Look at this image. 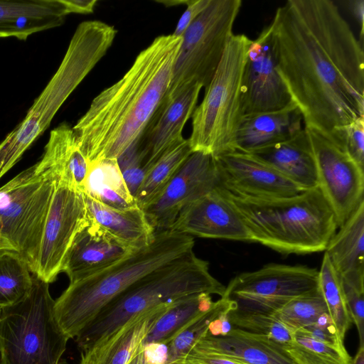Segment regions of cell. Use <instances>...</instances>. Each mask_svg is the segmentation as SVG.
Returning <instances> with one entry per match:
<instances>
[{"label":"cell","mask_w":364,"mask_h":364,"mask_svg":"<svg viewBox=\"0 0 364 364\" xmlns=\"http://www.w3.org/2000/svg\"><path fill=\"white\" fill-rule=\"evenodd\" d=\"M277 71L307 128L345 149L364 117V51L331 0H288L269 24Z\"/></svg>","instance_id":"1"},{"label":"cell","mask_w":364,"mask_h":364,"mask_svg":"<svg viewBox=\"0 0 364 364\" xmlns=\"http://www.w3.org/2000/svg\"><path fill=\"white\" fill-rule=\"evenodd\" d=\"M181 42L172 33L155 38L117 82L92 100L73 127L90 163L117 159L141 140L169 88Z\"/></svg>","instance_id":"2"},{"label":"cell","mask_w":364,"mask_h":364,"mask_svg":"<svg viewBox=\"0 0 364 364\" xmlns=\"http://www.w3.org/2000/svg\"><path fill=\"white\" fill-rule=\"evenodd\" d=\"M223 189L254 242L282 254L325 251L338 228L335 213L318 187L270 199L237 196Z\"/></svg>","instance_id":"3"},{"label":"cell","mask_w":364,"mask_h":364,"mask_svg":"<svg viewBox=\"0 0 364 364\" xmlns=\"http://www.w3.org/2000/svg\"><path fill=\"white\" fill-rule=\"evenodd\" d=\"M117 32L100 21L77 26L57 70L24 119L0 142V179L50 127L63 103L112 46Z\"/></svg>","instance_id":"4"},{"label":"cell","mask_w":364,"mask_h":364,"mask_svg":"<svg viewBox=\"0 0 364 364\" xmlns=\"http://www.w3.org/2000/svg\"><path fill=\"white\" fill-rule=\"evenodd\" d=\"M193 237L172 230L156 232L146 247L86 278L70 283L55 300L56 319L75 338L101 309L137 279L193 250Z\"/></svg>","instance_id":"5"},{"label":"cell","mask_w":364,"mask_h":364,"mask_svg":"<svg viewBox=\"0 0 364 364\" xmlns=\"http://www.w3.org/2000/svg\"><path fill=\"white\" fill-rule=\"evenodd\" d=\"M225 287L193 250L149 272L103 306L75 338L81 351L112 334L146 309L196 294L223 295Z\"/></svg>","instance_id":"6"},{"label":"cell","mask_w":364,"mask_h":364,"mask_svg":"<svg viewBox=\"0 0 364 364\" xmlns=\"http://www.w3.org/2000/svg\"><path fill=\"white\" fill-rule=\"evenodd\" d=\"M251 42L245 34H233L228 42L205 88L203 99L191 117L192 132L188 141L193 152L217 157L236 151L237 134L243 117V73Z\"/></svg>","instance_id":"7"},{"label":"cell","mask_w":364,"mask_h":364,"mask_svg":"<svg viewBox=\"0 0 364 364\" xmlns=\"http://www.w3.org/2000/svg\"><path fill=\"white\" fill-rule=\"evenodd\" d=\"M54 305L49 284L33 274L29 295L0 309V364H59L70 338Z\"/></svg>","instance_id":"8"},{"label":"cell","mask_w":364,"mask_h":364,"mask_svg":"<svg viewBox=\"0 0 364 364\" xmlns=\"http://www.w3.org/2000/svg\"><path fill=\"white\" fill-rule=\"evenodd\" d=\"M54 188L53 177L37 163L0 188V252L18 255L32 274Z\"/></svg>","instance_id":"9"},{"label":"cell","mask_w":364,"mask_h":364,"mask_svg":"<svg viewBox=\"0 0 364 364\" xmlns=\"http://www.w3.org/2000/svg\"><path fill=\"white\" fill-rule=\"evenodd\" d=\"M241 6V0H211L187 28L161 107L196 84L205 88L208 85L233 35Z\"/></svg>","instance_id":"10"},{"label":"cell","mask_w":364,"mask_h":364,"mask_svg":"<svg viewBox=\"0 0 364 364\" xmlns=\"http://www.w3.org/2000/svg\"><path fill=\"white\" fill-rule=\"evenodd\" d=\"M318 271L301 265L269 264L232 278L223 295L234 310L272 315L301 295L318 289Z\"/></svg>","instance_id":"11"},{"label":"cell","mask_w":364,"mask_h":364,"mask_svg":"<svg viewBox=\"0 0 364 364\" xmlns=\"http://www.w3.org/2000/svg\"><path fill=\"white\" fill-rule=\"evenodd\" d=\"M90 220L83 192L55 181L37 266L33 274L48 284L54 282L62 272L65 256L75 237Z\"/></svg>","instance_id":"12"},{"label":"cell","mask_w":364,"mask_h":364,"mask_svg":"<svg viewBox=\"0 0 364 364\" xmlns=\"http://www.w3.org/2000/svg\"><path fill=\"white\" fill-rule=\"evenodd\" d=\"M304 128L315 157L318 187L333 209L339 228L364 200L363 168L321 132Z\"/></svg>","instance_id":"13"},{"label":"cell","mask_w":364,"mask_h":364,"mask_svg":"<svg viewBox=\"0 0 364 364\" xmlns=\"http://www.w3.org/2000/svg\"><path fill=\"white\" fill-rule=\"evenodd\" d=\"M219 186L220 178L215 157L194 151L143 210L156 232L168 230L186 206Z\"/></svg>","instance_id":"14"},{"label":"cell","mask_w":364,"mask_h":364,"mask_svg":"<svg viewBox=\"0 0 364 364\" xmlns=\"http://www.w3.org/2000/svg\"><path fill=\"white\" fill-rule=\"evenodd\" d=\"M292 102L277 69L268 25L252 40L248 49L242 85V115L281 109Z\"/></svg>","instance_id":"15"},{"label":"cell","mask_w":364,"mask_h":364,"mask_svg":"<svg viewBox=\"0 0 364 364\" xmlns=\"http://www.w3.org/2000/svg\"><path fill=\"white\" fill-rule=\"evenodd\" d=\"M215 159L220 187L233 195L270 199L293 196L303 191L252 154L235 151Z\"/></svg>","instance_id":"16"},{"label":"cell","mask_w":364,"mask_h":364,"mask_svg":"<svg viewBox=\"0 0 364 364\" xmlns=\"http://www.w3.org/2000/svg\"><path fill=\"white\" fill-rule=\"evenodd\" d=\"M170 230L192 237L254 242L242 217L220 186L186 206Z\"/></svg>","instance_id":"17"},{"label":"cell","mask_w":364,"mask_h":364,"mask_svg":"<svg viewBox=\"0 0 364 364\" xmlns=\"http://www.w3.org/2000/svg\"><path fill=\"white\" fill-rule=\"evenodd\" d=\"M134 251L108 235L91 219L75 237L62 272L67 274L70 283H73L102 270Z\"/></svg>","instance_id":"18"},{"label":"cell","mask_w":364,"mask_h":364,"mask_svg":"<svg viewBox=\"0 0 364 364\" xmlns=\"http://www.w3.org/2000/svg\"><path fill=\"white\" fill-rule=\"evenodd\" d=\"M190 350L246 364H294L282 345L236 328L224 336H213L208 332Z\"/></svg>","instance_id":"19"},{"label":"cell","mask_w":364,"mask_h":364,"mask_svg":"<svg viewBox=\"0 0 364 364\" xmlns=\"http://www.w3.org/2000/svg\"><path fill=\"white\" fill-rule=\"evenodd\" d=\"M172 302L136 314L112 334L90 348L81 351L79 364H127Z\"/></svg>","instance_id":"20"},{"label":"cell","mask_w":364,"mask_h":364,"mask_svg":"<svg viewBox=\"0 0 364 364\" xmlns=\"http://www.w3.org/2000/svg\"><path fill=\"white\" fill-rule=\"evenodd\" d=\"M202 88L196 84L158 109L154 117L156 120L148 127L145 144L139 142L146 171L164 151L184 139L183 127L192 117Z\"/></svg>","instance_id":"21"},{"label":"cell","mask_w":364,"mask_h":364,"mask_svg":"<svg viewBox=\"0 0 364 364\" xmlns=\"http://www.w3.org/2000/svg\"><path fill=\"white\" fill-rule=\"evenodd\" d=\"M68 15L65 0H0V38L26 41L61 26Z\"/></svg>","instance_id":"22"},{"label":"cell","mask_w":364,"mask_h":364,"mask_svg":"<svg viewBox=\"0 0 364 364\" xmlns=\"http://www.w3.org/2000/svg\"><path fill=\"white\" fill-rule=\"evenodd\" d=\"M303 116L294 102L286 107L242 117L236 139V151L254 154L284 142L304 128Z\"/></svg>","instance_id":"23"},{"label":"cell","mask_w":364,"mask_h":364,"mask_svg":"<svg viewBox=\"0 0 364 364\" xmlns=\"http://www.w3.org/2000/svg\"><path fill=\"white\" fill-rule=\"evenodd\" d=\"M37 164L55 181L83 192L90 161L73 127L67 122L60 124L50 132L44 153Z\"/></svg>","instance_id":"24"},{"label":"cell","mask_w":364,"mask_h":364,"mask_svg":"<svg viewBox=\"0 0 364 364\" xmlns=\"http://www.w3.org/2000/svg\"><path fill=\"white\" fill-rule=\"evenodd\" d=\"M252 154L301 191L318 188L315 157L305 128L292 138Z\"/></svg>","instance_id":"25"},{"label":"cell","mask_w":364,"mask_h":364,"mask_svg":"<svg viewBox=\"0 0 364 364\" xmlns=\"http://www.w3.org/2000/svg\"><path fill=\"white\" fill-rule=\"evenodd\" d=\"M84 197L92 220L122 244L137 250L154 240L156 230L138 205L115 208L85 193Z\"/></svg>","instance_id":"26"},{"label":"cell","mask_w":364,"mask_h":364,"mask_svg":"<svg viewBox=\"0 0 364 364\" xmlns=\"http://www.w3.org/2000/svg\"><path fill=\"white\" fill-rule=\"evenodd\" d=\"M325 250L340 275L364 274V200L338 228Z\"/></svg>","instance_id":"27"},{"label":"cell","mask_w":364,"mask_h":364,"mask_svg":"<svg viewBox=\"0 0 364 364\" xmlns=\"http://www.w3.org/2000/svg\"><path fill=\"white\" fill-rule=\"evenodd\" d=\"M83 193L115 208L137 205L123 179L117 160L114 159L90 163Z\"/></svg>","instance_id":"28"},{"label":"cell","mask_w":364,"mask_h":364,"mask_svg":"<svg viewBox=\"0 0 364 364\" xmlns=\"http://www.w3.org/2000/svg\"><path fill=\"white\" fill-rule=\"evenodd\" d=\"M213 301L208 294H196L173 301L159 318L143 341V346L168 344L186 324L208 309Z\"/></svg>","instance_id":"29"},{"label":"cell","mask_w":364,"mask_h":364,"mask_svg":"<svg viewBox=\"0 0 364 364\" xmlns=\"http://www.w3.org/2000/svg\"><path fill=\"white\" fill-rule=\"evenodd\" d=\"M192 152L186 139L164 151L146 171L135 196L136 205L144 209L156 198Z\"/></svg>","instance_id":"30"},{"label":"cell","mask_w":364,"mask_h":364,"mask_svg":"<svg viewBox=\"0 0 364 364\" xmlns=\"http://www.w3.org/2000/svg\"><path fill=\"white\" fill-rule=\"evenodd\" d=\"M33 287V274L18 255L0 252V309L24 300Z\"/></svg>","instance_id":"31"},{"label":"cell","mask_w":364,"mask_h":364,"mask_svg":"<svg viewBox=\"0 0 364 364\" xmlns=\"http://www.w3.org/2000/svg\"><path fill=\"white\" fill-rule=\"evenodd\" d=\"M318 287L338 335L344 341L346 333L353 322L343 295L340 275L333 267L326 253L318 270Z\"/></svg>","instance_id":"32"},{"label":"cell","mask_w":364,"mask_h":364,"mask_svg":"<svg viewBox=\"0 0 364 364\" xmlns=\"http://www.w3.org/2000/svg\"><path fill=\"white\" fill-rule=\"evenodd\" d=\"M234 310L233 304L227 299L220 297L211 306L186 324L166 344V363L188 353L192 347L208 332L211 322L222 314Z\"/></svg>","instance_id":"33"},{"label":"cell","mask_w":364,"mask_h":364,"mask_svg":"<svg viewBox=\"0 0 364 364\" xmlns=\"http://www.w3.org/2000/svg\"><path fill=\"white\" fill-rule=\"evenodd\" d=\"M326 314V304L318 287L293 299L272 316L293 334L313 324Z\"/></svg>","instance_id":"34"},{"label":"cell","mask_w":364,"mask_h":364,"mask_svg":"<svg viewBox=\"0 0 364 364\" xmlns=\"http://www.w3.org/2000/svg\"><path fill=\"white\" fill-rule=\"evenodd\" d=\"M283 348L294 364H349L350 355L318 341L299 330Z\"/></svg>","instance_id":"35"},{"label":"cell","mask_w":364,"mask_h":364,"mask_svg":"<svg viewBox=\"0 0 364 364\" xmlns=\"http://www.w3.org/2000/svg\"><path fill=\"white\" fill-rule=\"evenodd\" d=\"M227 316L232 328L267 337L282 346L291 341L292 334L272 315L232 310Z\"/></svg>","instance_id":"36"},{"label":"cell","mask_w":364,"mask_h":364,"mask_svg":"<svg viewBox=\"0 0 364 364\" xmlns=\"http://www.w3.org/2000/svg\"><path fill=\"white\" fill-rule=\"evenodd\" d=\"M340 277L348 310L358 331L359 346H364V274H349Z\"/></svg>","instance_id":"37"},{"label":"cell","mask_w":364,"mask_h":364,"mask_svg":"<svg viewBox=\"0 0 364 364\" xmlns=\"http://www.w3.org/2000/svg\"><path fill=\"white\" fill-rule=\"evenodd\" d=\"M299 330L313 338L331 346L340 353L349 355L328 314L322 315L313 324Z\"/></svg>","instance_id":"38"},{"label":"cell","mask_w":364,"mask_h":364,"mask_svg":"<svg viewBox=\"0 0 364 364\" xmlns=\"http://www.w3.org/2000/svg\"><path fill=\"white\" fill-rule=\"evenodd\" d=\"M345 150L362 168L364 167V117H360L346 128Z\"/></svg>","instance_id":"39"},{"label":"cell","mask_w":364,"mask_h":364,"mask_svg":"<svg viewBox=\"0 0 364 364\" xmlns=\"http://www.w3.org/2000/svg\"><path fill=\"white\" fill-rule=\"evenodd\" d=\"M211 0H189L186 9L179 18L172 33L177 37L183 34L197 17L207 8Z\"/></svg>","instance_id":"40"},{"label":"cell","mask_w":364,"mask_h":364,"mask_svg":"<svg viewBox=\"0 0 364 364\" xmlns=\"http://www.w3.org/2000/svg\"><path fill=\"white\" fill-rule=\"evenodd\" d=\"M166 364H246L228 358L208 355L194 350H189L186 354Z\"/></svg>","instance_id":"41"},{"label":"cell","mask_w":364,"mask_h":364,"mask_svg":"<svg viewBox=\"0 0 364 364\" xmlns=\"http://www.w3.org/2000/svg\"><path fill=\"white\" fill-rule=\"evenodd\" d=\"M69 14H88L94 11L97 0H65Z\"/></svg>","instance_id":"42"},{"label":"cell","mask_w":364,"mask_h":364,"mask_svg":"<svg viewBox=\"0 0 364 364\" xmlns=\"http://www.w3.org/2000/svg\"><path fill=\"white\" fill-rule=\"evenodd\" d=\"M349 9L351 11L355 21L360 26V40L363 43L364 33V1L363 0H352L348 1Z\"/></svg>","instance_id":"43"},{"label":"cell","mask_w":364,"mask_h":364,"mask_svg":"<svg viewBox=\"0 0 364 364\" xmlns=\"http://www.w3.org/2000/svg\"><path fill=\"white\" fill-rule=\"evenodd\" d=\"M127 364H149L144 353V346L143 344Z\"/></svg>","instance_id":"44"},{"label":"cell","mask_w":364,"mask_h":364,"mask_svg":"<svg viewBox=\"0 0 364 364\" xmlns=\"http://www.w3.org/2000/svg\"><path fill=\"white\" fill-rule=\"evenodd\" d=\"M349 364H364V346H359L353 358H351Z\"/></svg>","instance_id":"45"}]
</instances>
